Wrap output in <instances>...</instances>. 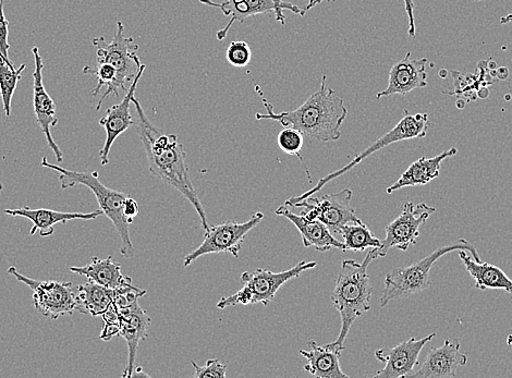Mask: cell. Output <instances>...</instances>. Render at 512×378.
<instances>
[{"label": "cell", "instance_id": "cell-19", "mask_svg": "<svg viewBox=\"0 0 512 378\" xmlns=\"http://www.w3.org/2000/svg\"><path fill=\"white\" fill-rule=\"evenodd\" d=\"M459 340H445L440 348H432L424 359L421 369L411 373L410 378H450L457 370L466 367L468 356L460 351Z\"/></svg>", "mask_w": 512, "mask_h": 378}, {"label": "cell", "instance_id": "cell-15", "mask_svg": "<svg viewBox=\"0 0 512 378\" xmlns=\"http://www.w3.org/2000/svg\"><path fill=\"white\" fill-rule=\"evenodd\" d=\"M117 310L120 323L119 336L126 340L128 346V362L121 376L132 378L134 369H136L139 345L141 341L148 338L152 320L150 315L141 308L138 300L132 302L129 306L117 308Z\"/></svg>", "mask_w": 512, "mask_h": 378}, {"label": "cell", "instance_id": "cell-22", "mask_svg": "<svg viewBox=\"0 0 512 378\" xmlns=\"http://www.w3.org/2000/svg\"><path fill=\"white\" fill-rule=\"evenodd\" d=\"M310 350H299L300 355L307 360L304 370L314 377L319 378H348L349 376L341 370L339 359L343 349L333 344L320 346L316 341L308 343Z\"/></svg>", "mask_w": 512, "mask_h": 378}, {"label": "cell", "instance_id": "cell-6", "mask_svg": "<svg viewBox=\"0 0 512 378\" xmlns=\"http://www.w3.org/2000/svg\"><path fill=\"white\" fill-rule=\"evenodd\" d=\"M125 26L121 21L117 22V30L111 43H107L103 36L92 40L96 48V58L99 64H111L117 70V77L111 88L106 89L99 103L96 105V111H101L102 105L108 96H119V91H128L127 84L132 83L141 69V62L138 56L139 45L134 42L132 36L126 38L124 34Z\"/></svg>", "mask_w": 512, "mask_h": 378}, {"label": "cell", "instance_id": "cell-13", "mask_svg": "<svg viewBox=\"0 0 512 378\" xmlns=\"http://www.w3.org/2000/svg\"><path fill=\"white\" fill-rule=\"evenodd\" d=\"M32 54L35 59V70L33 73V107L36 118V123L40 126L46 138L48 146L54 152L56 161L62 163L64 161V154L62 149L53 138L51 128L58 125V118L56 116L57 107L45 89L43 82L44 63L40 55L39 47L32 48Z\"/></svg>", "mask_w": 512, "mask_h": 378}, {"label": "cell", "instance_id": "cell-26", "mask_svg": "<svg viewBox=\"0 0 512 378\" xmlns=\"http://www.w3.org/2000/svg\"><path fill=\"white\" fill-rule=\"evenodd\" d=\"M78 308L82 314L92 317L103 316L113 306L115 290L97 285L88 279V283L77 287Z\"/></svg>", "mask_w": 512, "mask_h": 378}, {"label": "cell", "instance_id": "cell-40", "mask_svg": "<svg viewBox=\"0 0 512 378\" xmlns=\"http://www.w3.org/2000/svg\"><path fill=\"white\" fill-rule=\"evenodd\" d=\"M510 22H512V14L507 15V16L501 18V23L502 24H507V23H510Z\"/></svg>", "mask_w": 512, "mask_h": 378}, {"label": "cell", "instance_id": "cell-3", "mask_svg": "<svg viewBox=\"0 0 512 378\" xmlns=\"http://www.w3.org/2000/svg\"><path fill=\"white\" fill-rule=\"evenodd\" d=\"M376 259H379V254L376 249H371L362 263L355 260L341 262L331 297L333 306L339 312L341 319L339 336L332 344L340 349H345L350 329L358 317L372 308L373 287L368 268Z\"/></svg>", "mask_w": 512, "mask_h": 378}, {"label": "cell", "instance_id": "cell-35", "mask_svg": "<svg viewBox=\"0 0 512 378\" xmlns=\"http://www.w3.org/2000/svg\"><path fill=\"white\" fill-rule=\"evenodd\" d=\"M405 2V9L407 12V16L409 19V36L410 39L416 38L417 35V28H416V18H414V4L413 0H404Z\"/></svg>", "mask_w": 512, "mask_h": 378}, {"label": "cell", "instance_id": "cell-41", "mask_svg": "<svg viewBox=\"0 0 512 378\" xmlns=\"http://www.w3.org/2000/svg\"><path fill=\"white\" fill-rule=\"evenodd\" d=\"M3 190H4V186H3L2 182H0V193H2Z\"/></svg>", "mask_w": 512, "mask_h": 378}, {"label": "cell", "instance_id": "cell-28", "mask_svg": "<svg viewBox=\"0 0 512 378\" xmlns=\"http://www.w3.org/2000/svg\"><path fill=\"white\" fill-rule=\"evenodd\" d=\"M26 67V64H22L17 69L11 68L3 58H0V96H2L4 111L8 118L11 116L12 96Z\"/></svg>", "mask_w": 512, "mask_h": 378}, {"label": "cell", "instance_id": "cell-10", "mask_svg": "<svg viewBox=\"0 0 512 378\" xmlns=\"http://www.w3.org/2000/svg\"><path fill=\"white\" fill-rule=\"evenodd\" d=\"M264 214L258 212L252 215L248 222H225L221 225L211 226L205 231L201 245L186 256L184 265L190 266L193 262L207 254L228 253L239 258L243 242L252 229L260 225Z\"/></svg>", "mask_w": 512, "mask_h": 378}, {"label": "cell", "instance_id": "cell-5", "mask_svg": "<svg viewBox=\"0 0 512 378\" xmlns=\"http://www.w3.org/2000/svg\"><path fill=\"white\" fill-rule=\"evenodd\" d=\"M467 251L477 262H482L481 255L474 245L466 239H459L448 246L437 248L433 253L417 263L396 268L387 274L380 303L385 308L389 302L401 297H411L428 289L431 285L430 273L434 264L444 255L454 251Z\"/></svg>", "mask_w": 512, "mask_h": 378}, {"label": "cell", "instance_id": "cell-17", "mask_svg": "<svg viewBox=\"0 0 512 378\" xmlns=\"http://www.w3.org/2000/svg\"><path fill=\"white\" fill-rule=\"evenodd\" d=\"M428 63V58L412 59L411 53H407L404 59L390 69L387 88L376 95V100L396 94L407 95L425 88L428 85Z\"/></svg>", "mask_w": 512, "mask_h": 378}, {"label": "cell", "instance_id": "cell-31", "mask_svg": "<svg viewBox=\"0 0 512 378\" xmlns=\"http://www.w3.org/2000/svg\"><path fill=\"white\" fill-rule=\"evenodd\" d=\"M227 62L234 67L242 68L250 64L252 51L245 41L231 42L226 52Z\"/></svg>", "mask_w": 512, "mask_h": 378}, {"label": "cell", "instance_id": "cell-7", "mask_svg": "<svg viewBox=\"0 0 512 378\" xmlns=\"http://www.w3.org/2000/svg\"><path fill=\"white\" fill-rule=\"evenodd\" d=\"M318 263L302 261L290 270L274 273L267 268H258L253 272H245L241 276L243 287L234 295L224 297L217 303V308L225 310L230 307L263 304L267 307L282 288L291 279L299 277L303 272L312 270Z\"/></svg>", "mask_w": 512, "mask_h": 378}, {"label": "cell", "instance_id": "cell-37", "mask_svg": "<svg viewBox=\"0 0 512 378\" xmlns=\"http://www.w3.org/2000/svg\"><path fill=\"white\" fill-rule=\"evenodd\" d=\"M273 2L276 4L278 10L282 12V14H285L284 11L288 10L294 12L296 15L304 16L303 9L294 4L283 2V0H273Z\"/></svg>", "mask_w": 512, "mask_h": 378}, {"label": "cell", "instance_id": "cell-8", "mask_svg": "<svg viewBox=\"0 0 512 378\" xmlns=\"http://www.w3.org/2000/svg\"><path fill=\"white\" fill-rule=\"evenodd\" d=\"M429 128L430 120L428 114L411 115L408 112H405V116L402 117L399 123L392 130L384 134V136L381 137L379 140H376L371 146H369L367 150H364L360 155H358L355 158V160L351 161L348 165L344 166L343 168L336 170V172L322 178L318 182V185H316L309 191L304 192L301 195H297V197L289 199L288 201H286L285 205L292 207L296 203L306 200L309 197H312V195H315L316 193L320 192L328 184V182H331L332 180L348 173L349 170L355 168L358 164L363 162L365 158H368L377 151L386 148V146H389L390 144L400 141L425 138L426 134H428Z\"/></svg>", "mask_w": 512, "mask_h": 378}, {"label": "cell", "instance_id": "cell-30", "mask_svg": "<svg viewBox=\"0 0 512 378\" xmlns=\"http://www.w3.org/2000/svg\"><path fill=\"white\" fill-rule=\"evenodd\" d=\"M84 75H93L97 78V85L92 91V96L100 93L103 87L111 88L117 77V70L111 64H99L97 69L90 66L83 68Z\"/></svg>", "mask_w": 512, "mask_h": 378}, {"label": "cell", "instance_id": "cell-24", "mask_svg": "<svg viewBox=\"0 0 512 378\" xmlns=\"http://www.w3.org/2000/svg\"><path fill=\"white\" fill-rule=\"evenodd\" d=\"M457 152V149L453 148L434 157L419 158L418 161L409 166L406 172L401 175L393 186L387 189V193L392 194L406 187L428 185L429 182L440 176L442 163L447 160V158L455 156Z\"/></svg>", "mask_w": 512, "mask_h": 378}, {"label": "cell", "instance_id": "cell-4", "mask_svg": "<svg viewBox=\"0 0 512 378\" xmlns=\"http://www.w3.org/2000/svg\"><path fill=\"white\" fill-rule=\"evenodd\" d=\"M42 167L52 169L59 174L60 185L62 190L73 188L76 186H84L90 189L103 211L113 223L121 240L120 253L125 258H132L134 255L133 243L130 237L128 219L124 213L125 202L129 195L106 187L100 180L97 172H76L58 165L51 164L46 157L42 158Z\"/></svg>", "mask_w": 512, "mask_h": 378}, {"label": "cell", "instance_id": "cell-18", "mask_svg": "<svg viewBox=\"0 0 512 378\" xmlns=\"http://www.w3.org/2000/svg\"><path fill=\"white\" fill-rule=\"evenodd\" d=\"M205 6L221 9L225 17H230L226 26L216 34L218 41H224L231 28L236 22L243 23L249 18L259 15L271 14L274 12L276 20L286 24V16L282 14L273 0H224L222 4L214 3L212 0H200Z\"/></svg>", "mask_w": 512, "mask_h": 378}, {"label": "cell", "instance_id": "cell-25", "mask_svg": "<svg viewBox=\"0 0 512 378\" xmlns=\"http://www.w3.org/2000/svg\"><path fill=\"white\" fill-rule=\"evenodd\" d=\"M459 256L465 264L467 272L474 279L475 288L479 290H504L512 294V280L496 265L477 262L468 255L467 251L460 250Z\"/></svg>", "mask_w": 512, "mask_h": 378}, {"label": "cell", "instance_id": "cell-23", "mask_svg": "<svg viewBox=\"0 0 512 378\" xmlns=\"http://www.w3.org/2000/svg\"><path fill=\"white\" fill-rule=\"evenodd\" d=\"M70 272L87 277L97 285L112 290H119L132 285V279L123 274L121 265L115 262L111 255L106 259L94 256L90 264L72 266Z\"/></svg>", "mask_w": 512, "mask_h": 378}, {"label": "cell", "instance_id": "cell-33", "mask_svg": "<svg viewBox=\"0 0 512 378\" xmlns=\"http://www.w3.org/2000/svg\"><path fill=\"white\" fill-rule=\"evenodd\" d=\"M105 323L100 338L103 341H111L115 336H119L120 323L119 314L117 308L114 306L109 308L107 312L102 316Z\"/></svg>", "mask_w": 512, "mask_h": 378}, {"label": "cell", "instance_id": "cell-12", "mask_svg": "<svg viewBox=\"0 0 512 378\" xmlns=\"http://www.w3.org/2000/svg\"><path fill=\"white\" fill-rule=\"evenodd\" d=\"M435 211V207L425 203L418 205L413 202L405 203L400 215L385 229L386 237L382 241V247L376 249L379 258H385L392 248L407 251L411 246L416 245L421 227Z\"/></svg>", "mask_w": 512, "mask_h": 378}, {"label": "cell", "instance_id": "cell-20", "mask_svg": "<svg viewBox=\"0 0 512 378\" xmlns=\"http://www.w3.org/2000/svg\"><path fill=\"white\" fill-rule=\"evenodd\" d=\"M5 214L29 219L33 224L30 235L34 236L39 231L42 238L53 236L55 225L67 224L71 221H77V219H80V221H94V219L104 215L101 209L91 213H66L47 209L33 210L29 206L16 210H5Z\"/></svg>", "mask_w": 512, "mask_h": 378}, {"label": "cell", "instance_id": "cell-1", "mask_svg": "<svg viewBox=\"0 0 512 378\" xmlns=\"http://www.w3.org/2000/svg\"><path fill=\"white\" fill-rule=\"evenodd\" d=\"M132 104L137 113L134 126L148 156L150 172L184 195L198 213L203 230H209L211 226L207 222L204 206L192 184L185 146L179 142L176 134H167L151 123L136 96Z\"/></svg>", "mask_w": 512, "mask_h": 378}, {"label": "cell", "instance_id": "cell-39", "mask_svg": "<svg viewBox=\"0 0 512 378\" xmlns=\"http://www.w3.org/2000/svg\"><path fill=\"white\" fill-rule=\"evenodd\" d=\"M132 377H150V375L144 373L142 368H136L134 369Z\"/></svg>", "mask_w": 512, "mask_h": 378}, {"label": "cell", "instance_id": "cell-29", "mask_svg": "<svg viewBox=\"0 0 512 378\" xmlns=\"http://www.w3.org/2000/svg\"><path fill=\"white\" fill-rule=\"evenodd\" d=\"M303 143V133L295 128L285 127V129L279 132L277 137L279 149L288 155L297 156L301 162H303L301 155Z\"/></svg>", "mask_w": 512, "mask_h": 378}, {"label": "cell", "instance_id": "cell-9", "mask_svg": "<svg viewBox=\"0 0 512 378\" xmlns=\"http://www.w3.org/2000/svg\"><path fill=\"white\" fill-rule=\"evenodd\" d=\"M7 272L32 290L34 309L46 319L57 320L77 311V287L72 283L34 279L18 272L15 266L9 267Z\"/></svg>", "mask_w": 512, "mask_h": 378}, {"label": "cell", "instance_id": "cell-2", "mask_svg": "<svg viewBox=\"0 0 512 378\" xmlns=\"http://www.w3.org/2000/svg\"><path fill=\"white\" fill-rule=\"evenodd\" d=\"M323 75L321 87L300 107L291 112L274 113L273 105L262 93L267 114L256 113V120H273L284 127L295 128L312 141L334 142L341 138V126L348 115L344 100L326 85Z\"/></svg>", "mask_w": 512, "mask_h": 378}, {"label": "cell", "instance_id": "cell-21", "mask_svg": "<svg viewBox=\"0 0 512 378\" xmlns=\"http://www.w3.org/2000/svg\"><path fill=\"white\" fill-rule=\"evenodd\" d=\"M275 213L286 217L297 227L304 247H313L320 252L333 248L345 251L344 242L337 240L327 226L320 222L319 219H311L303 214L297 215L292 213L287 205L278 207Z\"/></svg>", "mask_w": 512, "mask_h": 378}, {"label": "cell", "instance_id": "cell-11", "mask_svg": "<svg viewBox=\"0 0 512 378\" xmlns=\"http://www.w3.org/2000/svg\"><path fill=\"white\" fill-rule=\"evenodd\" d=\"M352 191L344 189L337 193L324 194L320 198H307L292 207H303V215L311 219H319L335 236L341 227L348 224L363 223L351 205Z\"/></svg>", "mask_w": 512, "mask_h": 378}, {"label": "cell", "instance_id": "cell-38", "mask_svg": "<svg viewBox=\"0 0 512 378\" xmlns=\"http://www.w3.org/2000/svg\"><path fill=\"white\" fill-rule=\"evenodd\" d=\"M335 3L337 0H310L309 4L306 8L303 9L304 15H306V12H308L310 9H312L316 5H320L322 3Z\"/></svg>", "mask_w": 512, "mask_h": 378}, {"label": "cell", "instance_id": "cell-27", "mask_svg": "<svg viewBox=\"0 0 512 378\" xmlns=\"http://www.w3.org/2000/svg\"><path fill=\"white\" fill-rule=\"evenodd\" d=\"M339 235L344 238L345 252H362L367 249H380L382 247V241L376 238L364 223L345 225L341 227Z\"/></svg>", "mask_w": 512, "mask_h": 378}, {"label": "cell", "instance_id": "cell-34", "mask_svg": "<svg viewBox=\"0 0 512 378\" xmlns=\"http://www.w3.org/2000/svg\"><path fill=\"white\" fill-rule=\"evenodd\" d=\"M4 3L5 0H0V54H2L5 62L14 69H17L14 63L9 59V42H8V34H9V21L7 20L4 12Z\"/></svg>", "mask_w": 512, "mask_h": 378}, {"label": "cell", "instance_id": "cell-16", "mask_svg": "<svg viewBox=\"0 0 512 378\" xmlns=\"http://www.w3.org/2000/svg\"><path fill=\"white\" fill-rule=\"evenodd\" d=\"M145 69L146 66L142 65L137 77L132 81L123 102L108 108L106 115L100 120V126L106 131V141L103 149L100 151L101 164L103 166L108 165L109 153H111L112 146L118 137L136 124V121L131 116L130 107L133 97L136 96L138 84Z\"/></svg>", "mask_w": 512, "mask_h": 378}, {"label": "cell", "instance_id": "cell-42", "mask_svg": "<svg viewBox=\"0 0 512 378\" xmlns=\"http://www.w3.org/2000/svg\"><path fill=\"white\" fill-rule=\"evenodd\" d=\"M0 58H3L2 54H0ZM4 59V58H3Z\"/></svg>", "mask_w": 512, "mask_h": 378}, {"label": "cell", "instance_id": "cell-14", "mask_svg": "<svg viewBox=\"0 0 512 378\" xmlns=\"http://www.w3.org/2000/svg\"><path fill=\"white\" fill-rule=\"evenodd\" d=\"M436 336L430 334L421 339L410 338L402 341L392 348H382L375 351V358L385 364L380 372L375 374L376 378H400L407 377L413 372L414 367L419 364V357L426 344H429Z\"/></svg>", "mask_w": 512, "mask_h": 378}, {"label": "cell", "instance_id": "cell-36", "mask_svg": "<svg viewBox=\"0 0 512 378\" xmlns=\"http://www.w3.org/2000/svg\"><path fill=\"white\" fill-rule=\"evenodd\" d=\"M139 212L140 210L138 202L128 197V199L125 202L124 213L130 224L133 223L134 218H136L139 215Z\"/></svg>", "mask_w": 512, "mask_h": 378}, {"label": "cell", "instance_id": "cell-32", "mask_svg": "<svg viewBox=\"0 0 512 378\" xmlns=\"http://www.w3.org/2000/svg\"><path fill=\"white\" fill-rule=\"evenodd\" d=\"M191 364L193 365V368L195 370L193 377L197 378H225L227 367L226 365L217 360H207L204 367H200L199 364L195 363L194 361H191Z\"/></svg>", "mask_w": 512, "mask_h": 378}]
</instances>
